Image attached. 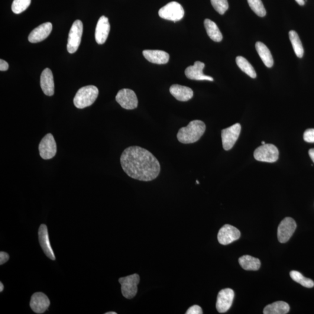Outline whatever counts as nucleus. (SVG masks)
I'll return each mask as SVG.
<instances>
[{
    "instance_id": "f257e3e1",
    "label": "nucleus",
    "mask_w": 314,
    "mask_h": 314,
    "mask_svg": "<svg viewBox=\"0 0 314 314\" xmlns=\"http://www.w3.org/2000/svg\"><path fill=\"white\" fill-rule=\"evenodd\" d=\"M120 161L123 170L133 179L149 182L156 179L160 173V164L157 158L140 147L126 148Z\"/></svg>"
},
{
    "instance_id": "f03ea898",
    "label": "nucleus",
    "mask_w": 314,
    "mask_h": 314,
    "mask_svg": "<svg viewBox=\"0 0 314 314\" xmlns=\"http://www.w3.org/2000/svg\"><path fill=\"white\" fill-rule=\"evenodd\" d=\"M206 129V125L203 121H191L186 127L179 129L177 134V140L183 144L196 143L205 134Z\"/></svg>"
},
{
    "instance_id": "7ed1b4c3",
    "label": "nucleus",
    "mask_w": 314,
    "mask_h": 314,
    "mask_svg": "<svg viewBox=\"0 0 314 314\" xmlns=\"http://www.w3.org/2000/svg\"><path fill=\"white\" fill-rule=\"evenodd\" d=\"M99 96V89L93 86L80 88L74 97L73 103L76 108L83 109L92 105Z\"/></svg>"
},
{
    "instance_id": "20e7f679",
    "label": "nucleus",
    "mask_w": 314,
    "mask_h": 314,
    "mask_svg": "<svg viewBox=\"0 0 314 314\" xmlns=\"http://www.w3.org/2000/svg\"><path fill=\"white\" fill-rule=\"evenodd\" d=\"M140 281V277L137 274L119 278V282L121 284L123 296L126 299H131L138 293V285Z\"/></svg>"
},
{
    "instance_id": "39448f33",
    "label": "nucleus",
    "mask_w": 314,
    "mask_h": 314,
    "mask_svg": "<svg viewBox=\"0 0 314 314\" xmlns=\"http://www.w3.org/2000/svg\"><path fill=\"white\" fill-rule=\"evenodd\" d=\"M158 14L161 18L166 20L177 22L183 18L184 11L179 3L173 1L161 8Z\"/></svg>"
},
{
    "instance_id": "423d86ee",
    "label": "nucleus",
    "mask_w": 314,
    "mask_h": 314,
    "mask_svg": "<svg viewBox=\"0 0 314 314\" xmlns=\"http://www.w3.org/2000/svg\"><path fill=\"white\" fill-rule=\"evenodd\" d=\"M254 157L258 161L275 163L279 158V150L273 144H265L254 151Z\"/></svg>"
},
{
    "instance_id": "0eeeda50",
    "label": "nucleus",
    "mask_w": 314,
    "mask_h": 314,
    "mask_svg": "<svg viewBox=\"0 0 314 314\" xmlns=\"http://www.w3.org/2000/svg\"><path fill=\"white\" fill-rule=\"evenodd\" d=\"M83 26L82 21L76 20L73 22L70 31L68 39L67 50L70 54H73L78 49L82 38Z\"/></svg>"
},
{
    "instance_id": "6e6552de",
    "label": "nucleus",
    "mask_w": 314,
    "mask_h": 314,
    "mask_svg": "<svg viewBox=\"0 0 314 314\" xmlns=\"http://www.w3.org/2000/svg\"><path fill=\"white\" fill-rule=\"evenodd\" d=\"M241 125L236 124L231 127L223 129L222 131V141L223 148L226 151L231 150L234 146L240 135Z\"/></svg>"
},
{
    "instance_id": "1a4fd4ad",
    "label": "nucleus",
    "mask_w": 314,
    "mask_h": 314,
    "mask_svg": "<svg viewBox=\"0 0 314 314\" xmlns=\"http://www.w3.org/2000/svg\"><path fill=\"white\" fill-rule=\"evenodd\" d=\"M116 101L123 108L134 109L138 107V99L137 95L132 90L124 89L119 90L116 96Z\"/></svg>"
},
{
    "instance_id": "9d476101",
    "label": "nucleus",
    "mask_w": 314,
    "mask_h": 314,
    "mask_svg": "<svg viewBox=\"0 0 314 314\" xmlns=\"http://www.w3.org/2000/svg\"><path fill=\"white\" fill-rule=\"evenodd\" d=\"M40 155L44 160L53 158L57 153V144L53 135L48 134L42 139L38 145Z\"/></svg>"
},
{
    "instance_id": "9b49d317",
    "label": "nucleus",
    "mask_w": 314,
    "mask_h": 314,
    "mask_svg": "<svg viewBox=\"0 0 314 314\" xmlns=\"http://www.w3.org/2000/svg\"><path fill=\"white\" fill-rule=\"evenodd\" d=\"M297 224L293 218L287 217L282 220L278 228V239L281 244L289 241L295 232Z\"/></svg>"
},
{
    "instance_id": "f8f14e48",
    "label": "nucleus",
    "mask_w": 314,
    "mask_h": 314,
    "mask_svg": "<svg viewBox=\"0 0 314 314\" xmlns=\"http://www.w3.org/2000/svg\"><path fill=\"white\" fill-rule=\"evenodd\" d=\"M241 232L234 226L226 224L220 229L218 234V241L220 244L228 245L238 240L241 237Z\"/></svg>"
},
{
    "instance_id": "ddd939ff",
    "label": "nucleus",
    "mask_w": 314,
    "mask_h": 314,
    "mask_svg": "<svg viewBox=\"0 0 314 314\" xmlns=\"http://www.w3.org/2000/svg\"><path fill=\"white\" fill-rule=\"evenodd\" d=\"M235 293L231 289H225L219 291L216 300V310L219 313L227 312L234 301Z\"/></svg>"
},
{
    "instance_id": "4468645a",
    "label": "nucleus",
    "mask_w": 314,
    "mask_h": 314,
    "mask_svg": "<svg viewBox=\"0 0 314 314\" xmlns=\"http://www.w3.org/2000/svg\"><path fill=\"white\" fill-rule=\"evenodd\" d=\"M50 305V301L46 294L37 292L32 295L30 306L35 313L43 314L46 312Z\"/></svg>"
},
{
    "instance_id": "2eb2a0df",
    "label": "nucleus",
    "mask_w": 314,
    "mask_h": 314,
    "mask_svg": "<svg viewBox=\"0 0 314 314\" xmlns=\"http://www.w3.org/2000/svg\"><path fill=\"white\" fill-rule=\"evenodd\" d=\"M205 64L200 61H196L194 66H189L185 70V74L187 78L194 80H209L212 82V77L207 76L203 73Z\"/></svg>"
},
{
    "instance_id": "dca6fc26",
    "label": "nucleus",
    "mask_w": 314,
    "mask_h": 314,
    "mask_svg": "<svg viewBox=\"0 0 314 314\" xmlns=\"http://www.w3.org/2000/svg\"><path fill=\"white\" fill-rule=\"evenodd\" d=\"M38 240L42 249L48 258L51 260H56V257L52 248L48 236V229L47 226L44 224L40 225L38 229Z\"/></svg>"
},
{
    "instance_id": "f3484780",
    "label": "nucleus",
    "mask_w": 314,
    "mask_h": 314,
    "mask_svg": "<svg viewBox=\"0 0 314 314\" xmlns=\"http://www.w3.org/2000/svg\"><path fill=\"white\" fill-rule=\"evenodd\" d=\"M52 29L53 25L50 22L41 24L31 32L29 35L28 40L32 43L43 41L50 35Z\"/></svg>"
},
{
    "instance_id": "a211bd4d",
    "label": "nucleus",
    "mask_w": 314,
    "mask_h": 314,
    "mask_svg": "<svg viewBox=\"0 0 314 314\" xmlns=\"http://www.w3.org/2000/svg\"><path fill=\"white\" fill-rule=\"evenodd\" d=\"M110 31V24L108 18L102 16L99 19L96 28L95 38L97 43L103 44L107 39Z\"/></svg>"
},
{
    "instance_id": "6ab92c4d",
    "label": "nucleus",
    "mask_w": 314,
    "mask_h": 314,
    "mask_svg": "<svg viewBox=\"0 0 314 314\" xmlns=\"http://www.w3.org/2000/svg\"><path fill=\"white\" fill-rule=\"evenodd\" d=\"M40 86L43 93L48 96L54 94V82L53 73L49 69H45L41 73Z\"/></svg>"
},
{
    "instance_id": "aec40b11",
    "label": "nucleus",
    "mask_w": 314,
    "mask_h": 314,
    "mask_svg": "<svg viewBox=\"0 0 314 314\" xmlns=\"http://www.w3.org/2000/svg\"><path fill=\"white\" fill-rule=\"evenodd\" d=\"M172 95L178 101L187 102L193 97V91L190 87L179 85H172L170 89Z\"/></svg>"
},
{
    "instance_id": "412c9836",
    "label": "nucleus",
    "mask_w": 314,
    "mask_h": 314,
    "mask_svg": "<svg viewBox=\"0 0 314 314\" xmlns=\"http://www.w3.org/2000/svg\"><path fill=\"white\" fill-rule=\"evenodd\" d=\"M143 54L145 59L153 64H166L170 60V55L164 51L147 50Z\"/></svg>"
},
{
    "instance_id": "4be33fe9",
    "label": "nucleus",
    "mask_w": 314,
    "mask_h": 314,
    "mask_svg": "<svg viewBox=\"0 0 314 314\" xmlns=\"http://www.w3.org/2000/svg\"><path fill=\"white\" fill-rule=\"evenodd\" d=\"M255 48H256L259 56L261 58L265 66L268 68L273 67L274 65L273 57L266 45L262 42L258 41L255 44Z\"/></svg>"
},
{
    "instance_id": "5701e85b",
    "label": "nucleus",
    "mask_w": 314,
    "mask_h": 314,
    "mask_svg": "<svg viewBox=\"0 0 314 314\" xmlns=\"http://www.w3.org/2000/svg\"><path fill=\"white\" fill-rule=\"evenodd\" d=\"M239 263L244 270L247 271H257L261 267L259 259L248 255L239 258Z\"/></svg>"
},
{
    "instance_id": "b1692460",
    "label": "nucleus",
    "mask_w": 314,
    "mask_h": 314,
    "mask_svg": "<svg viewBox=\"0 0 314 314\" xmlns=\"http://www.w3.org/2000/svg\"><path fill=\"white\" fill-rule=\"evenodd\" d=\"M289 304L280 301L265 307L263 313L264 314H286L289 313Z\"/></svg>"
},
{
    "instance_id": "393cba45",
    "label": "nucleus",
    "mask_w": 314,
    "mask_h": 314,
    "mask_svg": "<svg viewBox=\"0 0 314 314\" xmlns=\"http://www.w3.org/2000/svg\"><path fill=\"white\" fill-rule=\"evenodd\" d=\"M204 24H205L207 35L211 40L216 42L222 41V34L214 22L209 19H206Z\"/></svg>"
},
{
    "instance_id": "a878e982",
    "label": "nucleus",
    "mask_w": 314,
    "mask_h": 314,
    "mask_svg": "<svg viewBox=\"0 0 314 314\" xmlns=\"http://www.w3.org/2000/svg\"><path fill=\"white\" fill-rule=\"evenodd\" d=\"M236 62L238 66L239 67L243 72L247 74V75L252 77V78H255L257 77L256 72H255L253 67L251 66L250 63H249L248 61L245 59L244 57L239 56L236 58Z\"/></svg>"
},
{
    "instance_id": "bb28decb",
    "label": "nucleus",
    "mask_w": 314,
    "mask_h": 314,
    "mask_svg": "<svg viewBox=\"0 0 314 314\" xmlns=\"http://www.w3.org/2000/svg\"><path fill=\"white\" fill-rule=\"evenodd\" d=\"M289 35L290 40L297 57L302 58L304 55V48L299 35L294 31H290Z\"/></svg>"
},
{
    "instance_id": "cd10ccee",
    "label": "nucleus",
    "mask_w": 314,
    "mask_h": 314,
    "mask_svg": "<svg viewBox=\"0 0 314 314\" xmlns=\"http://www.w3.org/2000/svg\"><path fill=\"white\" fill-rule=\"evenodd\" d=\"M290 277L297 283L307 288H312L314 286V281L309 278L304 277L303 275L296 271H292L290 273Z\"/></svg>"
},
{
    "instance_id": "c85d7f7f",
    "label": "nucleus",
    "mask_w": 314,
    "mask_h": 314,
    "mask_svg": "<svg viewBox=\"0 0 314 314\" xmlns=\"http://www.w3.org/2000/svg\"><path fill=\"white\" fill-rule=\"evenodd\" d=\"M247 1L252 10L258 17H264L266 15V10L261 0H247Z\"/></svg>"
},
{
    "instance_id": "c756f323",
    "label": "nucleus",
    "mask_w": 314,
    "mask_h": 314,
    "mask_svg": "<svg viewBox=\"0 0 314 314\" xmlns=\"http://www.w3.org/2000/svg\"><path fill=\"white\" fill-rule=\"evenodd\" d=\"M31 4V0H14L12 4V11L19 14L27 9Z\"/></svg>"
},
{
    "instance_id": "7c9ffc66",
    "label": "nucleus",
    "mask_w": 314,
    "mask_h": 314,
    "mask_svg": "<svg viewBox=\"0 0 314 314\" xmlns=\"http://www.w3.org/2000/svg\"><path fill=\"white\" fill-rule=\"evenodd\" d=\"M211 4L219 14L223 15L229 8L228 0H211Z\"/></svg>"
},
{
    "instance_id": "2f4dec72",
    "label": "nucleus",
    "mask_w": 314,
    "mask_h": 314,
    "mask_svg": "<svg viewBox=\"0 0 314 314\" xmlns=\"http://www.w3.org/2000/svg\"><path fill=\"white\" fill-rule=\"evenodd\" d=\"M304 140L307 143H314V129H307L304 134Z\"/></svg>"
},
{
    "instance_id": "473e14b6",
    "label": "nucleus",
    "mask_w": 314,
    "mask_h": 314,
    "mask_svg": "<svg viewBox=\"0 0 314 314\" xmlns=\"http://www.w3.org/2000/svg\"><path fill=\"white\" fill-rule=\"evenodd\" d=\"M203 310L199 306L194 305L187 310L186 314H202Z\"/></svg>"
},
{
    "instance_id": "72a5a7b5",
    "label": "nucleus",
    "mask_w": 314,
    "mask_h": 314,
    "mask_svg": "<svg viewBox=\"0 0 314 314\" xmlns=\"http://www.w3.org/2000/svg\"><path fill=\"white\" fill-rule=\"evenodd\" d=\"M9 254L4 251H1L0 252V265L5 264L9 260Z\"/></svg>"
},
{
    "instance_id": "f704fd0d",
    "label": "nucleus",
    "mask_w": 314,
    "mask_h": 314,
    "mask_svg": "<svg viewBox=\"0 0 314 314\" xmlns=\"http://www.w3.org/2000/svg\"><path fill=\"white\" fill-rule=\"evenodd\" d=\"M9 66L8 64L5 61L1 60H0V70L6 71L8 70Z\"/></svg>"
},
{
    "instance_id": "c9c22d12",
    "label": "nucleus",
    "mask_w": 314,
    "mask_h": 314,
    "mask_svg": "<svg viewBox=\"0 0 314 314\" xmlns=\"http://www.w3.org/2000/svg\"><path fill=\"white\" fill-rule=\"evenodd\" d=\"M309 155L311 158L314 163V148L310 149L309 150Z\"/></svg>"
},
{
    "instance_id": "e433bc0d",
    "label": "nucleus",
    "mask_w": 314,
    "mask_h": 314,
    "mask_svg": "<svg viewBox=\"0 0 314 314\" xmlns=\"http://www.w3.org/2000/svg\"><path fill=\"white\" fill-rule=\"evenodd\" d=\"M296 1L300 5H304V4H305V1H304V0H296Z\"/></svg>"
},
{
    "instance_id": "4c0bfd02",
    "label": "nucleus",
    "mask_w": 314,
    "mask_h": 314,
    "mask_svg": "<svg viewBox=\"0 0 314 314\" xmlns=\"http://www.w3.org/2000/svg\"><path fill=\"white\" fill-rule=\"evenodd\" d=\"M3 290H4V285H3V284L1 281V282H0V292H2Z\"/></svg>"
},
{
    "instance_id": "58836bf2",
    "label": "nucleus",
    "mask_w": 314,
    "mask_h": 314,
    "mask_svg": "<svg viewBox=\"0 0 314 314\" xmlns=\"http://www.w3.org/2000/svg\"><path fill=\"white\" fill-rule=\"evenodd\" d=\"M105 314H116V313L114 312L106 313Z\"/></svg>"
},
{
    "instance_id": "ea45409f",
    "label": "nucleus",
    "mask_w": 314,
    "mask_h": 314,
    "mask_svg": "<svg viewBox=\"0 0 314 314\" xmlns=\"http://www.w3.org/2000/svg\"><path fill=\"white\" fill-rule=\"evenodd\" d=\"M262 144H263V145L265 144V141H262Z\"/></svg>"
},
{
    "instance_id": "a19ab883",
    "label": "nucleus",
    "mask_w": 314,
    "mask_h": 314,
    "mask_svg": "<svg viewBox=\"0 0 314 314\" xmlns=\"http://www.w3.org/2000/svg\"><path fill=\"white\" fill-rule=\"evenodd\" d=\"M196 182H197V184H199V181H198V180H197V181H196Z\"/></svg>"
}]
</instances>
